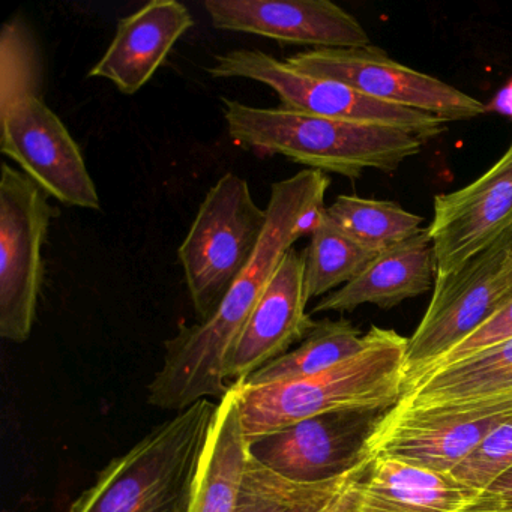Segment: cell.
<instances>
[{"label":"cell","instance_id":"obj_10","mask_svg":"<svg viewBox=\"0 0 512 512\" xmlns=\"http://www.w3.org/2000/svg\"><path fill=\"white\" fill-rule=\"evenodd\" d=\"M389 410H346L314 416L254 440L248 452L266 469L289 481H334L370 460L368 442Z\"/></svg>","mask_w":512,"mask_h":512},{"label":"cell","instance_id":"obj_24","mask_svg":"<svg viewBox=\"0 0 512 512\" xmlns=\"http://www.w3.org/2000/svg\"><path fill=\"white\" fill-rule=\"evenodd\" d=\"M44 62L40 44L22 17L0 31V112L26 98L43 97Z\"/></svg>","mask_w":512,"mask_h":512},{"label":"cell","instance_id":"obj_26","mask_svg":"<svg viewBox=\"0 0 512 512\" xmlns=\"http://www.w3.org/2000/svg\"><path fill=\"white\" fill-rule=\"evenodd\" d=\"M511 338L512 293L509 295V298L503 302L502 307H500L484 325L479 326L466 340L461 341L451 352L446 353L436 364L431 365L421 377L427 376V374L433 373V371L440 370V368L457 364V362L463 361V359L470 358V356L476 355V353L491 349V347L497 346V344L505 343V341L511 340ZM421 377H419V379H421ZM418 380H416V382H418Z\"/></svg>","mask_w":512,"mask_h":512},{"label":"cell","instance_id":"obj_11","mask_svg":"<svg viewBox=\"0 0 512 512\" xmlns=\"http://www.w3.org/2000/svg\"><path fill=\"white\" fill-rule=\"evenodd\" d=\"M0 151L62 205L101 208L76 140L43 98H26L0 112Z\"/></svg>","mask_w":512,"mask_h":512},{"label":"cell","instance_id":"obj_5","mask_svg":"<svg viewBox=\"0 0 512 512\" xmlns=\"http://www.w3.org/2000/svg\"><path fill=\"white\" fill-rule=\"evenodd\" d=\"M511 293L512 229L454 274L436 280L430 305L407 343L404 391L484 325Z\"/></svg>","mask_w":512,"mask_h":512},{"label":"cell","instance_id":"obj_22","mask_svg":"<svg viewBox=\"0 0 512 512\" xmlns=\"http://www.w3.org/2000/svg\"><path fill=\"white\" fill-rule=\"evenodd\" d=\"M305 292L308 301L341 289L355 280L377 256L322 218L305 248Z\"/></svg>","mask_w":512,"mask_h":512},{"label":"cell","instance_id":"obj_6","mask_svg":"<svg viewBox=\"0 0 512 512\" xmlns=\"http://www.w3.org/2000/svg\"><path fill=\"white\" fill-rule=\"evenodd\" d=\"M206 73L214 79L262 83L278 95L281 107L295 112L400 128L422 142L446 130V122L431 113L383 103L346 83L295 70L286 61L260 50L239 49L218 55Z\"/></svg>","mask_w":512,"mask_h":512},{"label":"cell","instance_id":"obj_19","mask_svg":"<svg viewBox=\"0 0 512 512\" xmlns=\"http://www.w3.org/2000/svg\"><path fill=\"white\" fill-rule=\"evenodd\" d=\"M502 394H512V338L421 377L403 392L397 407Z\"/></svg>","mask_w":512,"mask_h":512},{"label":"cell","instance_id":"obj_16","mask_svg":"<svg viewBox=\"0 0 512 512\" xmlns=\"http://www.w3.org/2000/svg\"><path fill=\"white\" fill-rule=\"evenodd\" d=\"M436 257L428 229L377 254L370 265L341 289L317 302L313 313H347L361 305L397 307L434 289Z\"/></svg>","mask_w":512,"mask_h":512},{"label":"cell","instance_id":"obj_23","mask_svg":"<svg viewBox=\"0 0 512 512\" xmlns=\"http://www.w3.org/2000/svg\"><path fill=\"white\" fill-rule=\"evenodd\" d=\"M352 473L334 481L299 484L266 469L248 452L235 512H320Z\"/></svg>","mask_w":512,"mask_h":512},{"label":"cell","instance_id":"obj_14","mask_svg":"<svg viewBox=\"0 0 512 512\" xmlns=\"http://www.w3.org/2000/svg\"><path fill=\"white\" fill-rule=\"evenodd\" d=\"M307 304L304 251L292 248L230 350L226 374L233 386L244 383L313 331L316 322L307 313Z\"/></svg>","mask_w":512,"mask_h":512},{"label":"cell","instance_id":"obj_12","mask_svg":"<svg viewBox=\"0 0 512 512\" xmlns=\"http://www.w3.org/2000/svg\"><path fill=\"white\" fill-rule=\"evenodd\" d=\"M511 229L512 142L481 178L434 197L428 233L436 257V280L454 274Z\"/></svg>","mask_w":512,"mask_h":512},{"label":"cell","instance_id":"obj_3","mask_svg":"<svg viewBox=\"0 0 512 512\" xmlns=\"http://www.w3.org/2000/svg\"><path fill=\"white\" fill-rule=\"evenodd\" d=\"M409 338L373 326L352 358L316 376L277 385L235 386L248 445L296 422L346 410H389L406 383Z\"/></svg>","mask_w":512,"mask_h":512},{"label":"cell","instance_id":"obj_18","mask_svg":"<svg viewBox=\"0 0 512 512\" xmlns=\"http://www.w3.org/2000/svg\"><path fill=\"white\" fill-rule=\"evenodd\" d=\"M248 461L235 386L218 400L190 512H235Z\"/></svg>","mask_w":512,"mask_h":512},{"label":"cell","instance_id":"obj_21","mask_svg":"<svg viewBox=\"0 0 512 512\" xmlns=\"http://www.w3.org/2000/svg\"><path fill=\"white\" fill-rule=\"evenodd\" d=\"M326 217L362 247L379 254L421 232L424 218L398 203L338 196Z\"/></svg>","mask_w":512,"mask_h":512},{"label":"cell","instance_id":"obj_4","mask_svg":"<svg viewBox=\"0 0 512 512\" xmlns=\"http://www.w3.org/2000/svg\"><path fill=\"white\" fill-rule=\"evenodd\" d=\"M268 224L250 185L226 173L208 191L178 250L199 322L209 319L253 259Z\"/></svg>","mask_w":512,"mask_h":512},{"label":"cell","instance_id":"obj_28","mask_svg":"<svg viewBox=\"0 0 512 512\" xmlns=\"http://www.w3.org/2000/svg\"><path fill=\"white\" fill-rule=\"evenodd\" d=\"M460 512H512V491H481Z\"/></svg>","mask_w":512,"mask_h":512},{"label":"cell","instance_id":"obj_9","mask_svg":"<svg viewBox=\"0 0 512 512\" xmlns=\"http://www.w3.org/2000/svg\"><path fill=\"white\" fill-rule=\"evenodd\" d=\"M295 70L346 83L383 103L431 113L445 122L487 113V106L454 86L398 64L377 47L305 50L286 59Z\"/></svg>","mask_w":512,"mask_h":512},{"label":"cell","instance_id":"obj_2","mask_svg":"<svg viewBox=\"0 0 512 512\" xmlns=\"http://www.w3.org/2000/svg\"><path fill=\"white\" fill-rule=\"evenodd\" d=\"M230 139L260 157H283L322 173L359 179L367 170L394 173L421 152L412 133L386 125L341 121L221 98Z\"/></svg>","mask_w":512,"mask_h":512},{"label":"cell","instance_id":"obj_25","mask_svg":"<svg viewBox=\"0 0 512 512\" xmlns=\"http://www.w3.org/2000/svg\"><path fill=\"white\" fill-rule=\"evenodd\" d=\"M512 467V418L497 427L487 439L464 458L449 475L458 482L484 491Z\"/></svg>","mask_w":512,"mask_h":512},{"label":"cell","instance_id":"obj_8","mask_svg":"<svg viewBox=\"0 0 512 512\" xmlns=\"http://www.w3.org/2000/svg\"><path fill=\"white\" fill-rule=\"evenodd\" d=\"M53 209L47 194L22 170L2 164L0 175V335L31 337L43 286V251Z\"/></svg>","mask_w":512,"mask_h":512},{"label":"cell","instance_id":"obj_27","mask_svg":"<svg viewBox=\"0 0 512 512\" xmlns=\"http://www.w3.org/2000/svg\"><path fill=\"white\" fill-rule=\"evenodd\" d=\"M373 458V457H371ZM370 460L362 463L347 479L341 490L329 500L328 505L320 512H361L362 487L367 478Z\"/></svg>","mask_w":512,"mask_h":512},{"label":"cell","instance_id":"obj_13","mask_svg":"<svg viewBox=\"0 0 512 512\" xmlns=\"http://www.w3.org/2000/svg\"><path fill=\"white\" fill-rule=\"evenodd\" d=\"M203 7L218 31L314 50L371 46L361 23L329 0H206Z\"/></svg>","mask_w":512,"mask_h":512},{"label":"cell","instance_id":"obj_17","mask_svg":"<svg viewBox=\"0 0 512 512\" xmlns=\"http://www.w3.org/2000/svg\"><path fill=\"white\" fill-rule=\"evenodd\" d=\"M478 494L449 473L377 455L362 487L361 512H460Z\"/></svg>","mask_w":512,"mask_h":512},{"label":"cell","instance_id":"obj_29","mask_svg":"<svg viewBox=\"0 0 512 512\" xmlns=\"http://www.w3.org/2000/svg\"><path fill=\"white\" fill-rule=\"evenodd\" d=\"M490 112L500 113L512 119V80L497 92L490 104H487V113Z\"/></svg>","mask_w":512,"mask_h":512},{"label":"cell","instance_id":"obj_7","mask_svg":"<svg viewBox=\"0 0 512 512\" xmlns=\"http://www.w3.org/2000/svg\"><path fill=\"white\" fill-rule=\"evenodd\" d=\"M512 418V394L424 406L392 407L368 442L370 457H391L451 473Z\"/></svg>","mask_w":512,"mask_h":512},{"label":"cell","instance_id":"obj_20","mask_svg":"<svg viewBox=\"0 0 512 512\" xmlns=\"http://www.w3.org/2000/svg\"><path fill=\"white\" fill-rule=\"evenodd\" d=\"M365 344L367 334L362 335L349 320H320L296 349L263 365L242 385H277L307 379L352 358Z\"/></svg>","mask_w":512,"mask_h":512},{"label":"cell","instance_id":"obj_1","mask_svg":"<svg viewBox=\"0 0 512 512\" xmlns=\"http://www.w3.org/2000/svg\"><path fill=\"white\" fill-rule=\"evenodd\" d=\"M329 187V176L311 169L272 184L256 254L209 319L181 326L164 343L163 365L148 385L151 406L181 412L199 401L221 400L233 388L226 374L230 350L287 251L325 217Z\"/></svg>","mask_w":512,"mask_h":512},{"label":"cell","instance_id":"obj_15","mask_svg":"<svg viewBox=\"0 0 512 512\" xmlns=\"http://www.w3.org/2000/svg\"><path fill=\"white\" fill-rule=\"evenodd\" d=\"M193 26V16L181 2L152 0L119 20L112 44L88 77L109 80L122 94H137Z\"/></svg>","mask_w":512,"mask_h":512}]
</instances>
